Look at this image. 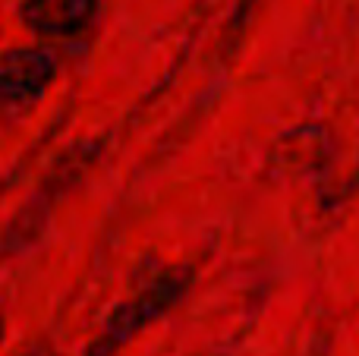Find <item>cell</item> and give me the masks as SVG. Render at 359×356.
I'll return each instance as SVG.
<instances>
[{
	"label": "cell",
	"instance_id": "4",
	"mask_svg": "<svg viewBox=\"0 0 359 356\" xmlns=\"http://www.w3.org/2000/svg\"><path fill=\"white\" fill-rule=\"evenodd\" d=\"M25 356H57L54 347H48V344H41V347H35V350H29Z\"/></svg>",
	"mask_w": 359,
	"mask_h": 356
},
{
	"label": "cell",
	"instance_id": "3",
	"mask_svg": "<svg viewBox=\"0 0 359 356\" xmlns=\"http://www.w3.org/2000/svg\"><path fill=\"white\" fill-rule=\"evenodd\" d=\"M98 13V0H22L19 22L44 38L79 35Z\"/></svg>",
	"mask_w": 359,
	"mask_h": 356
},
{
	"label": "cell",
	"instance_id": "5",
	"mask_svg": "<svg viewBox=\"0 0 359 356\" xmlns=\"http://www.w3.org/2000/svg\"><path fill=\"white\" fill-rule=\"evenodd\" d=\"M4 341H6V319L0 315V347H4Z\"/></svg>",
	"mask_w": 359,
	"mask_h": 356
},
{
	"label": "cell",
	"instance_id": "2",
	"mask_svg": "<svg viewBox=\"0 0 359 356\" xmlns=\"http://www.w3.org/2000/svg\"><path fill=\"white\" fill-rule=\"evenodd\" d=\"M57 76V60L50 50L19 44L0 54V101H35L48 92Z\"/></svg>",
	"mask_w": 359,
	"mask_h": 356
},
{
	"label": "cell",
	"instance_id": "1",
	"mask_svg": "<svg viewBox=\"0 0 359 356\" xmlns=\"http://www.w3.org/2000/svg\"><path fill=\"white\" fill-rule=\"evenodd\" d=\"M189 287H192V268H186V265H170V268L151 271L107 313V319L101 322L98 334L88 341L82 356H117L149 325L164 319L189 294Z\"/></svg>",
	"mask_w": 359,
	"mask_h": 356
}]
</instances>
